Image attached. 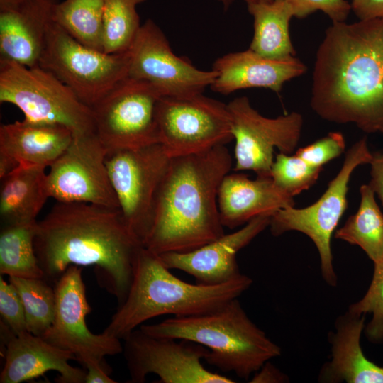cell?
Wrapping results in <instances>:
<instances>
[{"label": "cell", "instance_id": "6da1fadb", "mask_svg": "<svg viewBox=\"0 0 383 383\" xmlns=\"http://www.w3.org/2000/svg\"><path fill=\"white\" fill-rule=\"evenodd\" d=\"M310 105L327 121L383 133V20L333 23L326 30Z\"/></svg>", "mask_w": 383, "mask_h": 383}, {"label": "cell", "instance_id": "7a4b0ae2", "mask_svg": "<svg viewBox=\"0 0 383 383\" xmlns=\"http://www.w3.org/2000/svg\"><path fill=\"white\" fill-rule=\"evenodd\" d=\"M141 246L120 209L80 201H57L38 221L34 239L48 281L55 283L71 265H92L119 304L128 294L134 259Z\"/></svg>", "mask_w": 383, "mask_h": 383}, {"label": "cell", "instance_id": "3957f363", "mask_svg": "<svg viewBox=\"0 0 383 383\" xmlns=\"http://www.w3.org/2000/svg\"><path fill=\"white\" fill-rule=\"evenodd\" d=\"M232 166L226 145L170 157L159 185L150 233L143 247L160 255L186 252L225 233L218 191Z\"/></svg>", "mask_w": 383, "mask_h": 383}, {"label": "cell", "instance_id": "277c9868", "mask_svg": "<svg viewBox=\"0 0 383 383\" xmlns=\"http://www.w3.org/2000/svg\"><path fill=\"white\" fill-rule=\"evenodd\" d=\"M252 283L250 277L241 274L220 284H191L172 274L158 255L141 246L134 259L126 297L103 332L124 339L144 322L159 316L204 314L238 298Z\"/></svg>", "mask_w": 383, "mask_h": 383}, {"label": "cell", "instance_id": "5b68a950", "mask_svg": "<svg viewBox=\"0 0 383 383\" xmlns=\"http://www.w3.org/2000/svg\"><path fill=\"white\" fill-rule=\"evenodd\" d=\"M159 338L186 340L209 349L204 360L224 372L248 379L280 348L248 316L238 298L197 316L174 317L139 327Z\"/></svg>", "mask_w": 383, "mask_h": 383}, {"label": "cell", "instance_id": "8992f818", "mask_svg": "<svg viewBox=\"0 0 383 383\" xmlns=\"http://www.w3.org/2000/svg\"><path fill=\"white\" fill-rule=\"evenodd\" d=\"M0 102L17 106L24 119L64 126L74 136L95 133L92 109L39 65L0 60Z\"/></svg>", "mask_w": 383, "mask_h": 383}, {"label": "cell", "instance_id": "52a82bcc", "mask_svg": "<svg viewBox=\"0 0 383 383\" xmlns=\"http://www.w3.org/2000/svg\"><path fill=\"white\" fill-rule=\"evenodd\" d=\"M372 154L367 138H360L346 151L339 172L316 202L301 209L294 206L282 209L271 216L269 227L274 236L295 231L305 234L313 241L319 254L322 277L331 286L337 284L331 240L347 209L350 179L358 166L370 164Z\"/></svg>", "mask_w": 383, "mask_h": 383}, {"label": "cell", "instance_id": "ba28073f", "mask_svg": "<svg viewBox=\"0 0 383 383\" xmlns=\"http://www.w3.org/2000/svg\"><path fill=\"white\" fill-rule=\"evenodd\" d=\"M129 50L108 54L81 43L52 23L39 66L50 72L92 108L128 76Z\"/></svg>", "mask_w": 383, "mask_h": 383}, {"label": "cell", "instance_id": "9c48e42d", "mask_svg": "<svg viewBox=\"0 0 383 383\" xmlns=\"http://www.w3.org/2000/svg\"><path fill=\"white\" fill-rule=\"evenodd\" d=\"M170 157L160 143L107 152L106 165L125 223L143 246Z\"/></svg>", "mask_w": 383, "mask_h": 383}, {"label": "cell", "instance_id": "30bf717a", "mask_svg": "<svg viewBox=\"0 0 383 383\" xmlns=\"http://www.w3.org/2000/svg\"><path fill=\"white\" fill-rule=\"evenodd\" d=\"M162 96L148 82L127 76L91 108L95 134L107 152L159 143L157 109Z\"/></svg>", "mask_w": 383, "mask_h": 383}, {"label": "cell", "instance_id": "8fae6325", "mask_svg": "<svg viewBox=\"0 0 383 383\" xmlns=\"http://www.w3.org/2000/svg\"><path fill=\"white\" fill-rule=\"evenodd\" d=\"M157 120L159 143L170 157L199 153L233 140L228 104L203 94L162 96Z\"/></svg>", "mask_w": 383, "mask_h": 383}, {"label": "cell", "instance_id": "7c38bea8", "mask_svg": "<svg viewBox=\"0 0 383 383\" xmlns=\"http://www.w3.org/2000/svg\"><path fill=\"white\" fill-rule=\"evenodd\" d=\"M123 352L130 382L143 383L149 374L157 383H233L232 379L212 372L202 365L206 347L186 340L150 335L140 328L126 338Z\"/></svg>", "mask_w": 383, "mask_h": 383}, {"label": "cell", "instance_id": "4fadbf2b", "mask_svg": "<svg viewBox=\"0 0 383 383\" xmlns=\"http://www.w3.org/2000/svg\"><path fill=\"white\" fill-rule=\"evenodd\" d=\"M235 145L234 170H251L257 177H270L274 150L290 155L299 143L303 117L296 111L276 118L261 115L246 96L228 104Z\"/></svg>", "mask_w": 383, "mask_h": 383}, {"label": "cell", "instance_id": "5bb4252c", "mask_svg": "<svg viewBox=\"0 0 383 383\" xmlns=\"http://www.w3.org/2000/svg\"><path fill=\"white\" fill-rule=\"evenodd\" d=\"M128 76L148 82L162 96L191 97L201 94L217 74L196 68L176 55L160 28L152 20L143 23L128 49Z\"/></svg>", "mask_w": 383, "mask_h": 383}, {"label": "cell", "instance_id": "9a60e30c", "mask_svg": "<svg viewBox=\"0 0 383 383\" xmlns=\"http://www.w3.org/2000/svg\"><path fill=\"white\" fill-rule=\"evenodd\" d=\"M82 268L70 266L55 283L53 321L41 336L50 344L72 353L83 365L91 360L101 362L107 355L123 352L120 339L104 332L92 333L85 318L91 311L82 279Z\"/></svg>", "mask_w": 383, "mask_h": 383}, {"label": "cell", "instance_id": "2e32d148", "mask_svg": "<svg viewBox=\"0 0 383 383\" xmlns=\"http://www.w3.org/2000/svg\"><path fill=\"white\" fill-rule=\"evenodd\" d=\"M95 133L74 136L47 174L50 196L57 201H80L119 209L106 157Z\"/></svg>", "mask_w": 383, "mask_h": 383}, {"label": "cell", "instance_id": "e0dca14e", "mask_svg": "<svg viewBox=\"0 0 383 383\" xmlns=\"http://www.w3.org/2000/svg\"><path fill=\"white\" fill-rule=\"evenodd\" d=\"M271 216L264 214L255 217L237 231L224 233L192 251L167 252L159 256L170 270L189 274L196 283L216 285L227 282L242 274L237 263V253L269 227Z\"/></svg>", "mask_w": 383, "mask_h": 383}, {"label": "cell", "instance_id": "ac0fdd59", "mask_svg": "<svg viewBox=\"0 0 383 383\" xmlns=\"http://www.w3.org/2000/svg\"><path fill=\"white\" fill-rule=\"evenodd\" d=\"M212 70L217 75L210 86L211 90L228 95L255 87L270 89L278 94L287 82L304 74L307 67L296 57L270 60L248 48L218 57Z\"/></svg>", "mask_w": 383, "mask_h": 383}, {"label": "cell", "instance_id": "d6986e66", "mask_svg": "<svg viewBox=\"0 0 383 383\" xmlns=\"http://www.w3.org/2000/svg\"><path fill=\"white\" fill-rule=\"evenodd\" d=\"M58 0H28L0 11V60L39 65Z\"/></svg>", "mask_w": 383, "mask_h": 383}, {"label": "cell", "instance_id": "ffe728a7", "mask_svg": "<svg viewBox=\"0 0 383 383\" xmlns=\"http://www.w3.org/2000/svg\"><path fill=\"white\" fill-rule=\"evenodd\" d=\"M1 383H21L38 377L50 370L57 371L60 383H84L86 372L71 365L76 360L70 352L59 348L26 331L8 337Z\"/></svg>", "mask_w": 383, "mask_h": 383}, {"label": "cell", "instance_id": "44dd1931", "mask_svg": "<svg viewBox=\"0 0 383 383\" xmlns=\"http://www.w3.org/2000/svg\"><path fill=\"white\" fill-rule=\"evenodd\" d=\"M219 216L223 227L233 229L260 215L294 206L293 197L279 189L271 177L250 179L244 174H227L218 191Z\"/></svg>", "mask_w": 383, "mask_h": 383}, {"label": "cell", "instance_id": "7402d4cb", "mask_svg": "<svg viewBox=\"0 0 383 383\" xmlns=\"http://www.w3.org/2000/svg\"><path fill=\"white\" fill-rule=\"evenodd\" d=\"M68 128L23 119L0 126V156L16 165L50 167L74 138Z\"/></svg>", "mask_w": 383, "mask_h": 383}, {"label": "cell", "instance_id": "603a6c76", "mask_svg": "<svg viewBox=\"0 0 383 383\" xmlns=\"http://www.w3.org/2000/svg\"><path fill=\"white\" fill-rule=\"evenodd\" d=\"M365 317L348 311L337 319L330 339L331 360L321 371V382L383 383V367L370 361L360 345Z\"/></svg>", "mask_w": 383, "mask_h": 383}, {"label": "cell", "instance_id": "cb8c5ba5", "mask_svg": "<svg viewBox=\"0 0 383 383\" xmlns=\"http://www.w3.org/2000/svg\"><path fill=\"white\" fill-rule=\"evenodd\" d=\"M48 198L45 167L19 165L1 179V226L36 221Z\"/></svg>", "mask_w": 383, "mask_h": 383}, {"label": "cell", "instance_id": "d4e9b609", "mask_svg": "<svg viewBox=\"0 0 383 383\" xmlns=\"http://www.w3.org/2000/svg\"><path fill=\"white\" fill-rule=\"evenodd\" d=\"M253 18V36L249 48L270 60L295 57L296 51L289 34V22L294 11L284 0L248 4Z\"/></svg>", "mask_w": 383, "mask_h": 383}, {"label": "cell", "instance_id": "484cf974", "mask_svg": "<svg viewBox=\"0 0 383 383\" xmlns=\"http://www.w3.org/2000/svg\"><path fill=\"white\" fill-rule=\"evenodd\" d=\"M360 194L357 212L348 217L334 237L359 246L374 263L383 257V213L368 184L360 186Z\"/></svg>", "mask_w": 383, "mask_h": 383}, {"label": "cell", "instance_id": "4316f807", "mask_svg": "<svg viewBox=\"0 0 383 383\" xmlns=\"http://www.w3.org/2000/svg\"><path fill=\"white\" fill-rule=\"evenodd\" d=\"M38 221L1 226L0 274L29 279L45 278L34 247Z\"/></svg>", "mask_w": 383, "mask_h": 383}, {"label": "cell", "instance_id": "83f0119b", "mask_svg": "<svg viewBox=\"0 0 383 383\" xmlns=\"http://www.w3.org/2000/svg\"><path fill=\"white\" fill-rule=\"evenodd\" d=\"M106 0H65L53 10V21L84 45L103 51Z\"/></svg>", "mask_w": 383, "mask_h": 383}, {"label": "cell", "instance_id": "f1b7e54d", "mask_svg": "<svg viewBox=\"0 0 383 383\" xmlns=\"http://www.w3.org/2000/svg\"><path fill=\"white\" fill-rule=\"evenodd\" d=\"M145 1H105L103 17V52L114 54L128 50L142 25L136 7Z\"/></svg>", "mask_w": 383, "mask_h": 383}, {"label": "cell", "instance_id": "f546056e", "mask_svg": "<svg viewBox=\"0 0 383 383\" xmlns=\"http://www.w3.org/2000/svg\"><path fill=\"white\" fill-rule=\"evenodd\" d=\"M9 282L18 292L25 311L28 331L42 336L51 326L55 310V289L45 278L10 277Z\"/></svg>", "mask_w": 383, "mask_h": 383}, {"label": "cell", "instance_id": "4dcf8cb0", "mask_svg": "<svg viewBox=\"0 0 383 383\" xmlns=\"http://www.w3.org/2000/svg\"><path fill=\"white\" fill-rule=\"evenodd\" d=\"M323 167L311 165L296 155H276L270 177L274 184L287 195L294 197L309 189L318 180Z\"/></svg>", "mask_w": 383, "mask_h": 383}, {"label": "cell", "instance_id": "1f68e13d", "mask_svg": "<svg viewBox=\"0 0 383 383\" xmlns=\"http://www.w3.org/2000/svg\"><path fill=\"white\" fill-rule=\"evenodd\" d=\"M348 311L356 315L372 313V318L365 327V335L373 343L383 341V257L374 263L372 280L366 294L351 304Z\"/></svg>", "mask_w": 383, "mask_h": 383}, {"label": "cell", "instance_id": "d6a6232c", "mask_svg": "<svg viewBox=\"0 0 383 383\" xmlns=\"http://www.w3.org/2000/svg\"><path fill=\"white\" fill-rule=\"evenodd\" d=\"M346 143L340 132H330L326 136L296 150L295 155L317 167H323L333 159L340 156L345 150Z\"/></svg>", "mask_w": 383, "mask_h": 383}, {"label": "cell", "instance_id": "836d02e7", "mask_svg": "<svg viewBox=\"0 0 383 383\" xmlns=\"http://www.w3.org/2000/svg\"><path fill=\"white\" fill-rule=\"evenodd\" d=\"M0 314L3 322L14 335L28 331L25 311L14 287L0 278Z\"/></svg>", "mask_w": 383, "mask_h": 383}, {"label": "cell", "instance_id": "e575fe53", "mask_svg": "<svg viewBox=\"0 0 383 383\" xmlns=\"http://www.w3.org/2000/svg\"><path fill=\"white\" fill-rule=\"evenodd\" d=\"M292 6L294 17L304 18L316 11L326 14L333 23L346 21L350 4L346 0H284Z\"/></svg>", "mask_w": 383, "mask_h": 383}, {"label": "cell", "instance_id": "d590c367", "mask_svg": "<svg viewBox=\"0 0 383 383\" xmlns=\"http://www.w3.org/2000/svg\"><path fill=\"white\" fill-rule=\"evenodd\" d=\"M350 4L359 20H383V0H351Z\"/></svg>", "mask_w": 383, "mask_h": 383}, {"label": "cell", "instance_id": "8d00e7d4", "mask_svg": "<svg viewBox=\"0 0 383 383\" xmlns=\"http://www.w3.org/2000/svg\"><path fill=\"white\" fill-rule=\"evenodd\" d=\"M370 181L368 183L383 206V152H375L370 161Z\"/></svg>", "mask_w": 383, "mask_h": 383}, {"label": "cell", "instance_id": "74e56055", "mask_svg": "<svg viewBox=\"0 0 383 383\" xmlns=\"http://www.w3.org/2000/svg\"><path fill=\"white\" fill-rule=\"evenodd\" d=\"M285 379L286 376L267 361L256 372H255V375L250 382L277 383L283 382Z\"/></svg>", "mask_w": 383, "mask_h": 383}, {"label": "cell", "instance_id": "f35d334b", "mask_svg": "<svg viewBox=\"0 0 383 383\" xmlns=\"http://www.w3.org/2000/svg\"><path fill=\"white\" fill-rule=\"evenodd\" d=\"M84 366L87 369L85 377V383H116L106 374L101 366V362L91 360L86 362Z\"/></svg>", "mask_w": 383, "mask_h": 383}, {"label": "cell", "instance_id": "ab89813d", "mask_svg": "<svg viewBox=\"0 0 383 383\" xmlns=\"http://www.w3.org/2000/svg\"><path fill=\"white\" fill-rule=\"evenodd\" d=\"M218 2H220L224 9V10H227L230 8V6L232 5V4L234 2L235 0H216ZM247 5L251 4H262V3H270L272 2L273 0H243Z\"/></svg>", "mask_w": 383, "mask_h": 383}, {"label": "cell", "instance_id": "60d3db41", "mask_svg": "<svg viewBox=\"0 0 383 383\" xmlns=\"http://www.w3.org/2000/svg\"><path fill=\"white\" fill-rule=\"evenodd\" d=\"M28 0H0V11L13 9Z\"/></svg>", "mask_w": 383, "mask_h": 383}]
</instances>
